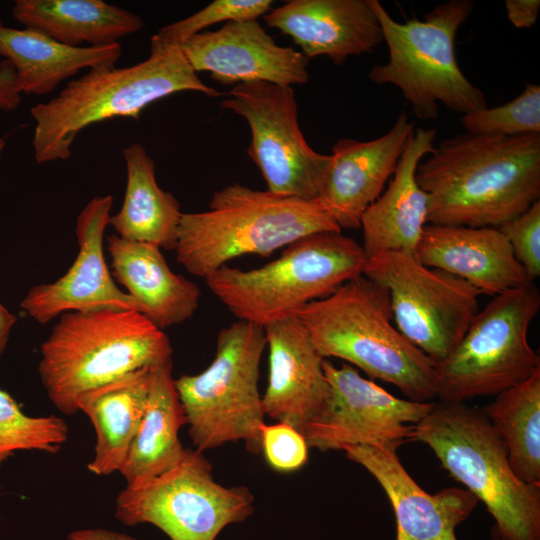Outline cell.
<instances>
[{"instance_id":"1","label":"cell","mask_w":540,"mask_h":540,"mask_svg":"<svg viewBox=\"0 0 540 540\" xmlns=\"http://www.w3.org/2000/svg\"><path fill=\"white\" fill-rule=\"evenodd\" d=\"M420 161L416 180L433 225L498 228L540 199V133H461Z\"/></svg>"},{"instance_id":"2","label":"cell","mask_w":540,"mask_h":540,"mask_svg":"<svg viewBox=\"0 0 540 540\" xmlns=\"http://www.w3.org/2000/svg\"><path fill=\"white\" fill-rule=\"evenodd\" d=\"M184 91L221 95L200 80L180 45L153 35L144 61L89 69L57 96L31 108L34 159L38 164L66 160L76 136L88 126L117 117L138 119L151 103Z\"/></svg>"},{"instance_id":"3","label":"cell","mask_w":540,"mask_h":540,"mask_svg":"<svg viewBox=\"0 0 540 540\" xmlns=\"http://www.w3.org/2000/svg\"><path fill=\"white\" fill-rule=\"evenodd\" d=\"M295 316L324 359H343L370 378L396 386L409 400L437 398L436 364L397 329L387 289L365 275Z\"/></svg>"},{"instance_id":"4","label":"cell","mask_w":540,"mask_h":540,"mask_svg":"<svg viewBox=\"0 0 540 540\" xmlns=\"http://www.w3.org/2000/svg\"><path fill=\"white\" fill-rule=\"evenodd\" d=\"M40 352L39 374L50 401L72 415L84 393L172 360L173 349L140 312L105 308L60 315Z\"/></svg>"},{"instance_id":"5","label":"cell","mask_w":540,"mask_h":540,"mask_svg":"<svg viewBox=\"0 0 540 540\" xmlns=\"http://www.w3.org/2000/svg\"><path fill=\"white\" fill-rule=\"evenodd\" d=\"M342 231L315 200L235 183L214 192L209 209L183 213L177 261L205 279L244 255L269 256L314 233Z\"/></svg>"},{"instance_id":"6","label":"cell","mask_w":540,"mask_h":540,"mask_svg":"<svg viewBox=\"0 0 540 540\" xmlns=\"http://www.w3.org/2000/svg\"><path fill=\"white\" fill-rule=\"evenodd\" d=\"M449 475L481 501L494 518L500 540H540V485L513 472L505 445L479 408L434 402L413 427Z\"/></svg>"},{"instance_id":"7","label":"cell","mask_w":540,"mask_h":540,"mask_svg":"<svg viewBox=\"0 0 540 540\" xmlns=\"http://www.w3.org/2000/svg\"><path fill=\"white\" fill-rule=\"evenodd\" d=\"M367 256L342 231L305 236L275 260L250 270L224 265L208 277L210 291L238 320L265 327L363 275Z\"/></svg>"},{"instance_id":"8","label":"cell","mask_w":540,"mask_h":540,"mask_svg":"<svg viewBox=\"0 0 540 540\" xmlns=\"http://www.w3.org/2000/svg\"><path fill=\"white\" fill-rule=\"evenodd\" d=\"M380 23L388 61L369 71L377 85L391 84L402 91L419 119H436L439 103L462 115L487 107L484 92L461 71L455 38L470 17V0H450L426 13L422 20H394L378 0H368Z\"/></svg>"},{"instance_id":"9","label":"cell","mask_w":540,"mask_h":540,"mask_svg":"<svg viewBox=\"0 0 540 540\" xmlns=\"http://www.w3.org/2000/svg\"><path fill=\"white\" fill-rule=\"evenodd\" d=\"M265 348L264 328L238 320L218 333L205 370L174 380L194 449L203 453L243 441L250 452L261 453L265 414L258 381Z\"/></svg>"},{"instance_id":"10","label":"cell","mask_w":540,"mask_h":540,"mask_svg":"<svg viewBox=\"0 0 540 540\" xmlns=\"http://www.w3.org/2000/svg\"><path fill=\"white\" fill-rule=\"evenodd\" d=\"M540 310L534 282L493 296L478 311L461 341L436 365L437 398L465 402L497 395L540 369L528 330Z\"/></svg>"},{"instance_id":"11","label":"cell","mask_w":540,"mask_h":540,"mask_svg":"<svg viewBox=\"0 0 540 540\" xmlns=\"http://www.w3.org/2000/svg\"><path fill=\"white\" fill-rule=\"evenodd\" d=\"M253 502L247 487L216 482L202 452L185 448L169 470L126 485L116 498L115 516L128 526L155 525L171 540H215L225 526L248 518Z\"/></svg>"},{"instance_id":"12","label":"cell","mask_w":540,"mask_h":540,"mask_svg":"<svg viewBox=\"0 0 540 540\" xmlns=\"http://www.w3.org/2000/svg\"><path fill=\"white\" fill-rule=\"evenodd\" d=\"M363 275L387 289L395 326L436 365L454 350L479 311V290L412 254L373 255Z\"/></svg>"},{"instance_id":"13","label":"cell","mask_w":540,"mask_h":540,"mask_svg":"<svg viewBox=\"0 0 540 540\" xmlns=\"http://www.w3.org/2000/svg\"><path fill=\"white\" fill-rule=\"evenodd\" d=\"M221 106L242 116L251 130L247 153L271 193L315 200L329 155L314 151L298 125L291 86L263 81L234 85Z\"/></svg>"},{"instance_id":"14","label":"cell","mask_w":540,"mask_h":540,"mask_svg":"<svg viewBox=\"0 0 540 540\" xmlns=\"http://www.w3.org/2000/svg\"><path fill=\"white\" fill-rule=\"evenodd\" d=\"M323 371L329 395L302 432L309 448L366 445L396 451L412 440L414 425L434 404L397 398L348 363L336 367L324 359Z\"/></svg>"},{"instance_id":"15","label":"cell","mask_w":540,"mask_h":540,"mask_svg":"<svg viewBox=\"0 0 540 540\" xmlns=\"http://www.w3.org/2000/svg\"><path fill=\"white\" fill-rule=\"evenodd\" d=\"M112 203V196L105 195L86 204L76 220L79 253L74 263L57 281L34 286L22 300V310L38 323L66 312L105 308L142 314L136 300L116 285L105 262L103 237Z\"/></svg>"},{"instance_id":"16","label":"cell","mask_w":540,"mask_h":540,"mask_svg":"<svg viewBox=\"0 0 540 540\" xmlns=\"http://www.w3.org/2000/svg\"><path fill=\"white\" fill-rule=\"evenodd\" d=\"M180 47L196 73L207 71L223 85L263 81L292 87L309 80V59L292 47L279 46L257 20L227 22Z\"/></svg>"},{"instance_id":"17","label":"cell","mask_w":540,"mask_h":540,"mask_svg":"<svg viewBox=\"0 0 540 540\" xmlns=\"http://www.w3.org/2000/svg\"><path fill=\"white\" fill-rule=\"evenodd\" d=\"M414 131L401 111L392 128L369 141L341 138L332 147L315 201L342 229L360 228L366 209L392 177Z\"/></svg>"},{"instance_id":"18","label":"cell","mask_w":540,"mask_h":540,"mask_svg":"<svg viewBox=\"0 0 540 540\" xmlns=\"http://www.w3.org/2000/svg\"><path fill=\"white\" fill-rule=\"evenodd\" d=\"M346 457L364 467L380 484L393 508L396 540H457L455 529L472 513L478 499L463 488L424 491L401 464L396 451L355 445Z\"/></svg>"},{"instance_id":"19","label":"cell","mask_w":540,"mask_h":540,"mask_svg":"<svg viewBox=\"0 0 540 540\" xmlns=\"http://www.w3.org/2000/svg\"><path fill=\"white\" fill-rule=\"evenodd\" d=\"M264 331L269 350L264 414L302 433L329 395L324 358L295 315L268 324Z\"/></svg>"},{"instance_id":"20","label":"cell","mask_w":540,"mask_h":540,"mask_svg":"<svg viewBox=\"0 0 540 540\" xmlns=\"http://www.w3.org/2000/svg\"><path fill=\"white\" fill-rule=\"evenodd\" d=\"M263 19L290 36L308 59L325 55L336 65L371 53L383 42L368 0H290Z\"/></svg>"},{"instance_id":"21","label":"cell","mask_w":540,"mask_h":540,"mask_svg":"<svg viewBox=\"0 0 540 540\" xmlns=\"http://www.w3.org/2000/svg\"><path fill=\"white\" fill-rule=\"evenodd\" d=\"M423 265L495 296L530 282L498 228L426 225L414 250Z\"/></svg>"},{"instance_id":"22","label":"cell","mask_w":540,"mask_h":540,"mask_svg":"<svg viewBox=\"0 0 540 540\" xmlns=\"http://www.w3.org/2000/svg\"><path fill=\"white\" fill-rule=\"evenodd\" d=\"M435 136V129L413 131L387 187L364 212L360 228L367 258L389 251L414 255L428 223L427 194L417 183L416 169L433 152Z\"/></svg>"},{"instance_id":"23","label":"cell","mask_w":540,"mask_h":540,"mask_svg":"<svg viewBox=\"0 0 540 540\" xmlns=\"http://www.w3.org/2000/svg\"><path fill=\"white\" fill-rule=\"evenodd\" d=\"M113 277L136 300L142 314L164 330L190 319L199 306L200 288L174 273L161 249L126 240L116 234L107 238Z\"/></svg>"},{"instance_id":"24","label":"cell","mask_w":540,"mask_h":540,"mask_svg":"<svg viewBox=\"0 0 540 540\" xmlns=\"http://www.w3.org/2000/svg\"><path fill=\"white\" fill-rule=\"evenodd\" d=\"M151 368L127 373L80 396L96 432L94 458L88 470L98 476L120 471L139 429L148 400Z\"/></svg>"},{"instance_id":"25","label":"cell","mask_w":540,"mask_h":540,"mask_svg":"<svg viewBox=\"0 0 540 540\" xmlns=\"http://www.w3.org/2000/svg\"><path fill=\"white\" fill-rule=\"evenodd\" d=\"M122 54L120 43L72 47L46 34L17 29L0 20V56L14 67L21 93L46 95L85 68L115 66Z\"/></svg>"},{"instance_id":"26","label":"cell","mask_w":540,"mask_h":540,"mask_svg":"<svg viewBox=\"0 0 540 540\" xmlns=\"http://www.w3.org/2000/svg\"><path fill=\"white\" fill-rule=\"evenodd\" d=\"M12 15L24 28L72 47L119 43L144 26L139 15L103 0H16Z\"/></svg>"},{"instance_id":"27","label":"cell","mask_w":540,"mask_h":540,"mask_svg":"<svg viewBox=\"0 0 540 540\" xmlns=\"http://www.w3.org/2000/svg\"><path fill=\"white\" fill-rule=\"evenodd\" d=\"M172 377V360L151 368L143 419L120 473L128 486L146 482L176 465L185 447L179 430L186 417Z\"/></svg>"},{"instance_id":"28","label":"cell","mask_w":540,"mask_h":540,"mask_svg":"<svg viewBox=\"0 0 540 540\" xmlns=\"http://www.w3.org/2000/svg\"><path fill=\"white\" fill-rule=\"evenodd\" d=\"M122 153L127 171L124 200L109 224L126 240L175 250L183 214L178 200L158 185L155 163L142 144L134 142Z\"/></svg>"},{"instance_id":"29","label":"cell","mask_w":540,"mask_h":540,"mask_svg":"<svg viewBox=\"0 0 540 540\" xmlns=\"http://www.w3.org/2000/svg\"><path fill=\"white\" fill-rule=\"evenodd\" d=\"M481 410L507 449L513 472L540 485V369Z\"/></svg>"},{"instance_id":"30","label":"cell","mask_w":540,"mask_h":540,"mask_svg":"<svg viewBox=\"0 0 540 540\" xmlns=\"http://www.w3.org/2000/svg\"><path fill=\"white\" fill-rule=\"evenodd\" d=\"M67 439L68 426L61 417L28 416L0 388V465L17 451L57 453Z\"/></svg>"},{"instance_id":"31","label":"cell","mask_w":540,"mask_h":540,"mask_svg":"<svg viewBox=\"0 0 540 540\" xmlns=\"http://www.w3.org/2000/svg\"><path fill=\"white\" fill-rule=\"evenodd\" d=\"M467 133L485 136L516 137L540 133V86L527 83L511 101L462 115Z\"/></svg>"},{"instance_id":"32","label":"cell","mask_w":540,"mask_h":540,"mask_svg":"<svg viewBox=\"0 0 540 540\" xmlns=\"http://www.w3.org/2000/svg\"><path fill=\"white\" fill-rule=\"evenodd\" d=\"M272 3L271 0H215L191 16L160 28L154 35L180 45L213 24L257 20L271 10Z\"/></svg>"},{"instance_id":"33","label":"cell","mask_w":540,"mask_h":540,"mask_svg":"<svg viewBox=\"0 0 540 540\" xmlns=\"http://www.w3.org/2000/svg\"><path fill=\"white\" fill-rule=\"evenodd\" d=\"M261 452L268 465L281 473L301 469L308 461V444L293 426L276 422L260 428Z\"/></svg>"},{"instance_id":"34","label":"cell","mask_w":540,"mask_h":540,"mask_svg":"<svg viewBox=\"0 0 540 540\" xmlns=\"http://www.w3.org/2000/svg\"><path fill=\"white\" fill-rule=\"evenodd\" d=\"M498 229L508 240L528 280L534 282L540 276V200Z\"/></svg>"},{"instance_id":"35","label":"cell","mask_w":540,"mask_h":540,"mask_svg":"<svg viewBox=\"0 0 540 540\" xmlns=\"http://www.w3.org/2000/svg\"><path fill=\"white\" fill-rule=\"evenodd\" d=\"M21 94L14 67L3 60L0 63V110H15L21 102Z\"/></svg>"},{"instance_id":"36","label":"cell","mask_w":540,"mask_h":540,"mask_svg":"<svg viewBox=\"0 0 540 540\" xmlns=\"http://www.w3.org/2000/svg\"><path fill=\"white\" fill-rule=\"evenodd\" d=\"M507 17L511 24L519 29H529L537 21L539 0H505Z\"/></svg>"},{"instance_id":"37","label":"cell","mask_w":540,"mask_h":540,"mask_svg":"<svg viewBox=\"0 0 540 540\" xmlns=\"http://www.w3.org/2000/svg\"><path fill=\"white\" fill-rule=\"evenodd\" d=\"M67 538L68 540H136L127 534L103 528L75 530L69 533Z\"/></svg>"},{"instance_id":"38","label":"cell","mask_w":540,"mask_h":540,"mask_svg":"<svg viewBox=\"0 0 540 540\" xmlns=\"http://www.w3.org/2000/svg\"><path fill=\"white\" fill-rule=\"evenodd\" d=\"M16 317L0 303V358L8 342Z\"/></svg>"},{"instance_id":"39","label":"cell","mask_w":540,"mask_h":540,"mask_svg":"<svg viewBox=\"0 0 540 540\" xmlns=\"http://www.w3.org/2000/svg\"><path fill=\"white\" fill-rule=\"evenodd\" d=\"M5 139L4 138H0V155L2 154L4 148H5Z\"/></svg>"},{"instance_id":"40","label":"cell","mask_w":540,"mask_h":540,"mask_svg":"<svg viewBox=\"0 0 540 540\" xmlns=\"http://www.w3.org/2000/svg\"><path fill=\"white\" fill-rule=\"evenodd\" d=\"M492 538L493 540H500L499 537L497 536V534L493 531V534H492Z\"/></svg>"}]
</instances>
